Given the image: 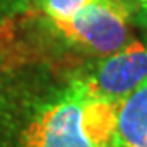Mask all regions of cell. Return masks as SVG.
<instances>
[{"mask_svg": "<svg viewBox=\"0 0 147 147\" xmlns=\"http://www.w3.org/2000/svg\"><path fill=\"white\" fill-rule=\"evenodd\" d=\"M132 13L119 0H96L67 20L51 25L72 46L105 57L129 41Z\"/></svg>", "mask_w": 147, "mask_h": 147, "instance_id": "obj_2", "label": "cell"}, {"mask_svg": "<svg viewBox=\"0 0 147 147\" xmlns=\"http://www.w3.org/2000/svg\"><path fill=\"white\" fill-rule=\"evenodd\" d=\"M28 7L30 0H0V25L25 13Z\"/></svg>", "mask_w": 147, "mask_h": 147, "instance_id": "obj_6", "label": "cell"}, {"mask_svg": "<svg viewBox=\"0 0 147 147\" xmlns=\"http://www.w3.org/2000/svg\"><path fill=\"white\" fill-rule=\"evenodd\" d=\"M110 147H147V80L121 100Z\"/></svg>", "mask_w": 147, "mask_h": 147, "instance_id": "obj_4", "label": "cell"}, {"mask_svg": "<svg viewBox=\"0 0 147 147\" xmlns=\"http://www.w3.org/2000/svg\"><path fill=\"white\" fill-rule=\"evenodd\" d=\"M96 0H38L42 13L49 21H62Z\"/></svg>", "mask_w": 147, "mask_h": 147, "instance_id": "obj_5", "label": "cell"}, {"mask_svg": "<svg viewBox=\"0 0 147 147\" xmlns=\"http://www.w3.org/2000/svg\"><path fill=\"white\" fill-rule=\"evenodd\" d=\"M147 80V41L129 39L92 65L75 82L92 96L121 101Z\"/></svg>", "mask_w": 147, "mask_h": 147, "instance_id": "obj_3", "label": "cell"}, {"mask_svg": "<svg viewBox=\"0 0 147 147\" xmlns=\"http://www.w3.org/2000/svg\"><path fill=\"white\" fill-rule=\"evenodd\" d=\"M121 101L92 96L75 80L42 105L21 134L23 147H110Z\"/></svg>", "mask_w": 147, "mask_h": 147, "instance_id": "obj_1", "label": "cell"}, {"mask_svg": "<svg viewBox=\"0 0 147 147\" xmlns=\"http://www.w3.org/2000/svg\"><path fill=\"white\" fill-rule=\"evenodd\" d=\"M124 5H127L134 13H139L142 16L144 23L147 25V0H119Z\"/></svg>", "mask_w": 147, "mask_h": 147, "instance_id": "obj_7", "label": "cell"}]
</instances>
